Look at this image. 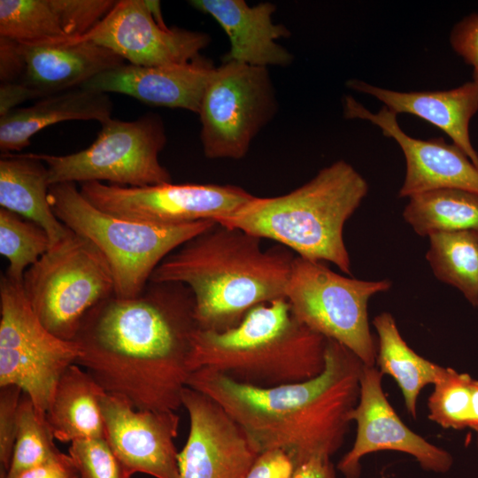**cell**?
I'll list each match as a JSON object with an SVG mask.
<instances>
[{
  "mask_svg": "<svg viewBox=\"0 0 478 478\" xmlns=\"http://www.w3.org/2000/svg\"><path fill=\"white\" fill-rule=\"evenodd\" d=\"M194 309L191 290L179 282L149 281L129 298L112 295L82 319L73 340L76 365L135 409L176 412L191 373Z\"/></svg>",
  "mask_w": 478,
  "mask_h": 478,
  "instance_id": "1",
  "label": "cell"
},
{
  "mask_svg": "<svg viewBox=\"0 0 478 478\" xmlns=\"http://www.w3.org/2000/svg\"><path fill=\"white\" fill-rule=\"evenodd\" d=\"M426 258L442 282L459 289L474 306L478 303V229L438 232L428 236Z\"/></svg>",
  "mask_w": 478,
  "mask_h": 478,
  "instance_id": "27",
  "label": "cell"
},
{
  "mask_svg": "<svg viewBox=\"0 0 478 478\" xmlns=\"http://www.w3.org/2000/svg\"><path fill=\"white\" fill-rule=\"evenodd\" d=\"M25 61L19 42L0 37V81H19L24 74Z\"/></svg>",
  "mask_w": 478,
  "mask_h": 478,
  "instance_id": "37",
  "label": "cell"
},
{
  "mask_svg": "<svg viewBox=\"0 0 478 478\" xmlns=\"http://www.w3.org/2000/svg\"><path fill=\"white\" fill-rule=\"evenodd\" d=\"M34 98H42L39 93L20 81L4 82L0 85V117L17 108V105Z\"/></svg>",
  "mask_w": 478,
  "mask_h": 478,
  "instance_id": "39",
  "label": "cell"
},
{
  "mask_svg": "<svg viewBox=\"0 0 478 478\" xmlns=\"http://www.w3.org/2000/svg\"><path fill=\"white\" fill-rule=\"evenodd\" d=\"M382 376L374 366L363 365L358 400L348 415L351 422L357 423L356 439L337 469L345 478H359L360 459L365 455L390 450L412 455L427 471H449L453 463L451 455L405 426L383 392Z\"/></svg>",
  "mask_w": 478,
  "mask_h": 478,
  "instance_id": "14",
  "label": "cell"
},
{
  "mask_svg": "<svg viewBox=\"0 0 478 478\" xmlns=\"http://www.w3.org/2000/svg\"><path fill=\"white\" fill-rule=\"evenodd\" d=\"M50 203L58 219L90 241L105 258L114 280V295H139L158 265L215 221L166 226L119 217L87 200L75 183L50 188Z\"/></svg>",
  "mask_w": 478,
  "mask_h": 478,
  "instance_id": "6",
  "label": "cell"
},
{
  "mask_svg": "<svg viewBox=\"0 0 478 478\" xmlns=\"http://www.w3.org/2000/svg\"><path fill=\"white\" fill-rule=\"evenodd\" d=\"M351 89L369 95L396 115L417 116L445 133L478 168V153L469 135L472 118L478 112V85L473 81L447 90L400 92L350 80Z\"/></svg>",
  "mask_w": 478,
  "mask_h": 478,
  "instance_id": "20",
  "label": "cell"
},
{
  "mask_svg": "<svg viewBox=\"0 0 478 478\" xmlns=\"http://www.w3.org/2000/svg\"><path fill=\"white\" fill-rule=\"evenodd\" d=\"M80 349L61 339L33 311L22 282L0 278V387L15 385L45 418L57 383L76 364Z\"/></svg>",
  "mask_w": 478,
  "mask_h": 478,
  "instance_id": "10",
  "label": "cell"
},
{
  "mask_svg": "<svg viewBox=\"0 0 478 478\" xmlns=\"http://www.w3.org/2000/svg\"><path fill=\"white\" fill-rule=\"evenodd\" d=\"M22 287L41 322L73 341L87 312L114 295L112 271L99 250L73 231L25 273Z\"/></svg>",
  "mask_w": 478,
  "mask_h": 478,
  "instance_id": "7",
  "label": "cell"
},
{
  "mask_svg": "<svg viewBox=\"0 0 478 478\" xmlns=\"http://www.w3.org/2000/svg\"><path fill=\"white\" fill-rule=\"evenodd\" d=\"M325 358L321 374L304 382L257 387L198 369L187 386L218 403L259 453L281 451L297 468L314 458L330 459L340 449L358 400L361 360L330 339Z\"/></svg>",
  "mask_w": 478,
  "mask_h": 478,
  "instance_id": "2",
  "label": "cell"
},
{
  "mask_svg": "<svg viewBox=\"0 0 478 478\" xmlns=\"http://www.w3.org/2000/svg\"><path fill=\"white\" fill-rule=\"evenodd\" d=\"M343 105L346 119L368 120L397 143L406 163L399 197L443 189L478 194V168L454 143L449 144L441 137L422 140L408 135L397 115L385 106L374 113L351 96H344Z\"/></svg>",
  "mask_w": 478,
  "mask_h": 478,
  "instance_id": "17",
  "label": "cell"
},
{
  "mask_svg": "<svg viewBox=\"0 0 478 478\" xmlns=\"http://www.w3.org/2000/svg\"><path fill=\"white\" fill-rule=\"evenodd\" d=\"M476 307H478V303H477V305H476Z\"/></svg>",
  "mask_w": 478,
  "mask_h": 478,
  "instance_id": "43",
  "label": "cell"
},
{
  "mask_svg": "<svg viewBox=\"0 0 478 478\" xmlns=\"http://www.w3.org/2000/svg\"><path fill=\"white\" fill-rule=\"evenodd\" d=\"M19 45L25 61L19 81L42 98L81 87L97 74L125 65L118 54L89 40Z\"/></svg>",
  "mask_w": 478,
  "mask_h": 478,
  "instance_id": "21",
  "label": "cell"
},
{
  "mask_svg": "<svg viewBox=\"0 0 478 478\" xmlns=\"http://www.w3.org/2000/svg\"><path fill=\"white\" fill-rule=\"evenodd\" d=\"M373 324L378 335L376 363L380 373L397 382L405 405L413 419L417 417V402L421 389L441 377L444 367L418 355L401 336L389 312L377 315Z\"/></svg>",
  "mask_w": 478,
  "mask_h": 478,
  "instance_id": "25",
  "label": "cell"
},
{
  "mask_svg": "<svg viewBox=\"0 0 478 478\" xmlns=\"http://www.w3.org/2000/svg\"><path fill=\"white\" fill-rule=\"evenodd\" d=\"M277 108L266 67L234 61L215 68L200 110V140L211 159L243 158Z\"/></svg>",
  "mask_w": 478,
  "mask_h": 478,
  "instance_id": "11",
  "label": "cell"
},
{
  "mask_svg": "<svg viewBox=\"0 0 478 478\" xmlns=\"http://www.w3.org/2000/svg\"><path fill=\"white\" fill-rule=\"evenodd\" d=\"M477 448H478V434H477Z\"/></svg>",
  "mask_w": 478,
  "mask_h": 478,
  "instance_id": "42",
  "label": "cell"
},
{
  "mask_svg": "<svg viewBox=\"0 0 478 478\" xmlns=\"http://www.w3.org/2000/svg\"><path fill=\"white\" fill-rule=\"evenodd\" d=\"M181 403L189 432L178 454L179 478H245L260 453L242 428L218 403L189 387Z\"/></svg>",
  "mask_w": 478,
  "mask_h": 478,
  "instance_id": "15",
  "label": "cell"
},
{
  "mask_svg": "<svg viewBox=\"0 0 478 478\" xmlns=\"http://www.w3.org/2000/svg\"><path fill=\"white\" fill-rule=\"evenodd\" d=\"M295 465L283 451L261 452L245 478H293Z\"/></svg>",
  "mask_w": 478,
  "mask_h": 478,
  "instance_id": "36",
  "label": "cell"
},
{
  "mask_svg": "<svg viewBox=\"0 0 478 478\" xmlns=\"http://www.w3.org/2000/svg\"><path fill=\"white\" fill-rule=\"evenodd\" d=\"M22 394V389L15 385L0 387V476L4 475L10 467Z\"/></svg>",
  "mask_w": 478,
  "mask_h": 478,
  "instance_id": "34",
  "label": "cell"
},
{
  "mask_svg": "<svg viewBox=\"0 0 478 478\" xmlns=\"http://www.w3.org/2000/svg\"><path fill=\"white\" fill-rule=\"evenodd\" d=\"M215 223L169 254L150 281L179 282L192 292L197 328L225 331L255 306L285 297L296 254Z\"/></svg>",
  "mask_w": 478,
  "mask_h": 478,
  "instance_id": "3",
  "label": "cell"
},
{
  "mask_svg": "<svg viewBox=\"0 0 478 478\" xmlns=\"http://www.w3.org/2000/svg\"><path fill=\"white\" fill-rule=\"evenodd\" d=\"M215 68L201 57L188 63L158 66L125 64L97 74L81 88L124 94L146 104L198 113Z\"/></svg>",
  "mask_w": 478,
  "mask_h": 478,
  "instance_id": "18",
  "label": "cell"
},
{
  "mask_svg": "<svg viewBox=\"0 0 478 478\" xmlns=\"http://www.w3.org/2000/svg\"><path fill=\"white\" fill-rule=\"evenodd\" d=\"M80 191L92 204L108 213L166 226L218 222L233 215L254 197L237 186L201 183L125 187L89 181L81 183Z\"/></svg>",
  "mask_w": 478,
  "mask_h": 478,
  "instance_id": "12",
  "label": "cell"
},
{
  "mask_svg": "<svg viewBox=\"0 0 478 478\" xmlns=\"http://www.w3.org/2000/svg\"><path fill=\"white\" fill-rule=\"evenodd\" d=\"M389 280L346 277L323 262L296 255L285 297L297 319L326 339L354 353L365 366L376 362L378 347L368 322L367 305L375 294L391 288Z\"/></svg>",
  "mask_w": 478,
  "mask_h": 478,
  "instance_id": "9",
  "label": "cell"
},
{
  "mask_svg": "<svg viewBox=\"0 0 478 478\" xmlns=\"http://www.w3.org/2000/svg\"><path fill=\"white\" fill-rule=\"evenodd\" d=\"M368 189L367 181L351 165L338 160L288 194L254 196L217 223L273 240L300 258L331 262L351 274L343 227Z\"/></svg>",
  "mask_w": 478,
  "mask_h": 478,
  "instance_id": "5",
  "label": "cell"
},
{
  "mask_svg": "<svg viewBox=\"0 0 478 478\" xmlns=\"http://www.w3.org/2000/svg\"><path fill=\"white\" fill-rule=\"evenodd\" d=\"M103 389L81 366H70L59 378L45 413L56 440L104 439L100 406Z\"/></svg>",
  "mask_w": 478,
  "mask_h": 478,
  "instance_id": "24",
  "label": "cell"
},
{
  "mask_svg": "<svg viewBox=\"0 0 478 478\" xmlns=\"http://www.w3.org/2000/svg\"><path fill=\"white\" fill-rule=\"evenodd\" d=\"M18 478H80V475L71 456L60 451L46 462L25 471Z\"/></svg>",
  "mask_w": 478,
  "mask_h": 478,
  "instance_id": "38",
  "label": "cell"
},
{
  "mask_svg": "<svg viewBox=\"0 0 478 478\" xmlns=\"http://www.w3.org/2000/svg\"><path fill=\"white\" fill-rule=\"evenodd\" d=\"M468 428L478 434V380L473 379L471 386L470 418Z\"/></svg>",
  "mask_w": 478,
  "mask_h": 478,
  "instance_id": "41",
  "label": "cell"
},
{
  "mask_svg": "<svg viewBox=\"0 0 478 478\" xmlns=\"http://www.w3.org/2000/svg\"><path fill=\"white\" fill-rule=\"evenodd\" d=\"M100 406L104 439L129 477L142 473L179 478L174 439L180 417L175 412L137 410L106 392L100 397Z\"/></svg>",
  "mask_w": 478,
  "mask_h": 478,
  "instance_id": "16",
  "label": "cell"
},
{
  "mask_svg": "<svg viewBox=\"0 0 478 478\" xmlns=\"http://www.w3.org/2000/svg\"><path fill=\"white\" fill-rule=\"evenodd\" d=\"M452 50L473 69V81L478 85V13L463 18L451 29Z\"/></svg>",
  "mask_w": 478,
  "mask_h": 478,
  "instance_id": "35",
  "label": "cell"
},
{
  "mask_svg": "<svg viewBox=\"0 0 478 478\" xmlns=\"http://www.w3.org/2000/svg\"><path fill=\"white\" fill-rule=\"evenodd\" d=\"M403 217L420 236L478 229V194L455 189L418 194L409 197Z\"/></svg>",
  "mask_w": 478,
  "mask_h": 478,
  "instance_id": "26",
  "label": "cell"
},
{
  "mask_svg": "<svg viewBox=\"0 0 478 478\" xmlns=\"http://www.w3.org/2000/svg\"><path fill=\"white\" fill-rule=\"evenodd\" d=\"M112 102L105 93L79 87L53 94L0 117V149L3 154L19 151L49 126L66 120H97L101 124L112 118Z\"/></svg>",
  "mask_w": 478,
  "mask_h": 478,
  "instance_id": "22",
  "label": "cell"
},
{
  "mask_svg": "<svg viewBox=\"0 0 478 478\" xmlns=\"http://www.w3.org/2000/svg\"><path fill=\"white\" fill-rule=\"evenodd\" d=\"M54 440L45 418L37 412L31 398L23 393L10 467L0 478H18L25 471L57 456L60 451Z\"/></svg>",
  "mask_w": 478,
  "mask_h": 478,
  "instance_id": "30",
  "label": "cell"
},
{
  "mask_svg": "<svg viewBox=\"0 0 478 478\" xmlns=\"http://www.w3.org/2000/svg\"><path fill=\"white\" fill-rule=\"evenodd\" d=\"M80 478H131L105 439H81L71 443L69 453Z\"/></svg>",
  "mask_w": 478,
  "mask_h": 478,
  "instance_id": "32",
  "label": "cell"
},
{
  "mask_svg": "<svg viewBox=\"0 0 478 478\" xmlns=\"http://www.w3.org/2000/svg\"><path fill=\"white\" fill-rule=\"evenodd\" d=\"M327 339L300 321L286 297L258 305L238 325L197 328L190 372L210 369L239 382L274 387L312 379L324 370Z\"/></svg>",
  "mask_w": 478,
  "mask_h": 478,
  "instance_id": "4",
  "label": "cell"
},
{
  "mask_svg": "<svg viewBox=\"0 0 478 478\" xmlns=\"http://www.w3.org/2000/svg\"><path fill=\"white\" fill-rule=\"evenodd\" d=\"M166 143L161 118L149 113L132 121L101 123L88 148L67 155L32 153L48 168L50 185L99 181L125 187L171 182L158 158Z\"/></svg>",
  "mask_w": 478,
  "mask_h": 478,
  "instance_id": "8",
  "label": "cell"
},
{
  "mask_svg": "<svg viewBox=\"0 0 478 478\" xmlns=\"http://www.w3.org/2000/svg\"><path fill=\"white\" fill-rule=\"evenodd\" d=\"M196 10L212 16L227 34L230 48L222 62L254 66H286L293 56L276 41L290 35L281 24L273 22L276 6L269 2L250 6L243 0H191Z\"/></svg>",
  "mask_w": 478,
  "mask_h": 478,
  "instance_id": "19",
  "label": "cell"
},
{
  "mask_svg": "<svg viewBox=\"0 0 478 478\" xmlns=\"http://www.w3.org/2000/svg\"><path fill=\"white\" fill-rule=\"evenodd\" d=\"M89 40L131 65L158 66L190 62L211 42L208 34L159 23L148 0L116 1L110 12L88 34Z\"/></svg>",
  "mask_w": 478,
  "mask_h": 478,
  "instance_id": "13",
  "label": "cell"
},
{
  "mask_svg": "<svg viewBox=\"0 0 478 478\" xmlns=\"http://www.w3.org/2000/svg\"><path fill=\"white\" fill-rule=\"evenodd\" d=\"M50 246V237L41 226L0 208V254L9 263L6 275L22 282L26 271Z\"/></svg>",
  "mask_w": 478,
  "mask_h": 478,
  "instance_id": "29",
  "label": "cell"
},
{
  "mask_svg": "<svg viewBox=\"0 0 478 478\" xmlns=\"http://www.w3.org/2000/svg\"><path fill=\"white\" fill-rule=\"evenodd\" d=\"M67 40L92 30L116 4L112 0H51Z\"/></svg>",
  "mask_w": 478,
  "mask_h": 478,
  "instance_id": "33",
  "label": "cell"
},
{
  "mask_svg": "<svg viewBox=\"0 0 478 478\" xmlns=\"http://www.w3.org/2000/svg\"><path fill=\"white\" fill-rule=\"evenodd\" d=\"M46 165L32 153H4L0 158V205L41 226L51 246L72 232L54 213L50 203Z\"/></svg>",
  "mask_w": 478,
  "mask_h": 478,
  "instance_id": "23",
  "label": "cell"
},
{
  "mask_svg": "<svg viewBox=\"0 0 478 478\" xmlns=\"http://www.w3.org/2000/svg\"><path fill=\"white\" fill-rule=\"evenodd\" d=\"M473 378L444 367L428 397V419L444 428H468Z\"/></svg>",
  "mask_w": 478,
  "mask_h": 478,
  "instance_id": "31",
  "label": "cell"
},
{
  "mask_svg": "<svg viewBox=\"0 0 478 478\" xmlns=\"http://www.w3.org/2000/svg\"><path fill=\"white\" fill-rule=\"evenodd\" d=\"M293 478H335V472L330 459L314 458L298 466Z\"/></svg>",
  "mask_w": 478,
  "mask_h": 478,
  "instance_id": "40",
  "label": "cell"
},
{
  "mask_svg": "<svg viewBox=\"0 0 478 478\" xmlns=\"http://www.w3.org/2000/svg\"><path fill=\"white\" fill-rule=\"evenodd\" d=\"M0 37L20 44L68 39L51 0H1Z\"/></svg>",
  "mask_w": 478,
  "mask_h": 478,
  "instance_id": "28",
  "label": "cell"
}]
</instances>
